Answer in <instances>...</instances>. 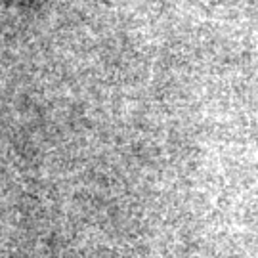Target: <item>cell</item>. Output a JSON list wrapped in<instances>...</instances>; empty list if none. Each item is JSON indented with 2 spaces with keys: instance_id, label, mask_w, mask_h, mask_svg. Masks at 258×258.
Returning <instances> with one entry per match:
<instances>
[{
  "instance_id": "cell-1",
  "label": "cell",
  "mask_w": 258,
  "mask_h": 258,
  "mask_svg": "<svg viewBox=\"0 0 258 258\" xmlns=\"http://www.w3.org/2000/svg\"><path fill=\"white\" fill-rule=\"evenodd\" d=\"M10 2H14L18 8H37L46 0H10Z\"/></svg>"
}]
</instances>
